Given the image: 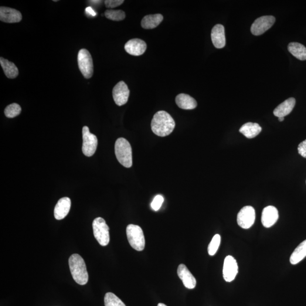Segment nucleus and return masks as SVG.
I'll use <instances>...</instances> for the list:
<instances>
[{
  "label": "nucleus",
  "mask_w": 306,
  "mask_h": 306,
  "mask_svg": "<svg viewBox=\"0 0 306 306\" xmlns=\"http://www.w3.org/2000/svg\"><path fill=\"white\" fill-rule=\"evenodd\" d=\"M175 102L178 106L183 110H193L197 107V102L190 95L180 94L177 95Z\"/></svg>",
  "instance_id": "19"
},
{
  "label": "nucleus",
  "mask_w": 306,
  "mask_h": 306,
  "mask_svg": "<svg viewBox=\"0 0 306 306\" xmlns=\"http://www.w3.org/2000/svg\"><path fill=\"white\" fill-rule=\"evenodd\" d=\"M211 37L214 47L217 49H223L226 45L225 33L223 25L218 24L213 27Z\"/></svg>",
  "instance_id": "16"
},
{
  "label": "nucleus",
  "mask_w": 306,
  "mask_h": 306,
  "mask_svg": "<svg viewBox=\"0 0 306 306\" xmlns=\"http://www.w3.org/2000/svg\"><path fill=\"white\" fill-rule=\"evenodd\" d=\"M295 105V99L294 98H289L274 109L273 114L275 117L278 118H284L286 116L291 113Z\"/></svg>",
  "instance_id": "18"
},
{
  "label": "nucleus",
  "mask_w": 306,
  "mask_h": 306,
  "mask_svg": "<svg viewBox=\"0 0 306 306\" xmlns=\"http://www.w3.org/2000/svg\"><path fill=\"white\" fill-rule=\"evenodd\" d=\"M69 265L74 280L78 284L86 285L88 280V274L83 258L80 255L73 254L69 258Z\"/></svg>",
  "instance_id": "2"
},
{
  "label": "nucleus",
  "mask_w": 306,
  "mask_h": 306,
  "mask_svg": "<svg viewBox=\"0 0 306 306\" xmlns=\"http://www.w3.org/2000/svg\"><path fill=\"white\" fill-rule=\"evenodd\" d=\"M158 306H167L165 304H161V303H160V304L158 305Z\"/></svg>",
  "instance_id": "35"
},
{
  "label": "nucleus",
  "mask_w": 306,
  "mask_h": 306,
  "mask_svg": "<svg viewBox=\"0 0 306 306\" xmlns=\"http://www.w3.org/2000/svg\"><path fill=\"white\" fill-rule=\"evenodd\" d=\"M71 207V200L69 197H65L57 202L54 209V216L57 220L64 219L69 213Z\"/></svg>",
  "instance_id": "17"
},
{
  "label": "nucleus",
  "mask_w": 306,
  "mask_h": 306,
  "mask_svg": "<svg viewBox=\"0 0 306 306\" xmlns=\"http://www.w3.org/2000/svg\"><path fill=\"white\" fill-rule=\"evenodd\" d=\"M146 48L147 46L144 41L139 39H132L129 40L124 46L126 52L135 56L144 54Z\"/></svg>",
  "instance_id": "13"
},
{
  "label": "nucleus",
  "mask_w": 306,
  "mask_h": 306,
  "mask_svg": "<svg viewBox=\"0 0 306 306\" xmlns=\"http://www.w3.org/2000/svg\"><path fill=\"white\" fill-rule=\"evenodd\" d=\"M238 273V265L237 260L232 256H227L224 258L223 268V277L226 282L233 281Z\"/></svg>",
  "instance_id": "11"
},
{
  "label": "nucleus",
  "mask_w": 306,
  "mask_h": 306,
  "mask_svg": "<svg viewBox=\"0 0 306 306\" xmlns=\"http://www.w3.org/2000/svg\"><path fill=\"white\" fill-rule=\"evenodd\" d=\"M21 112V107L17 103L8 105L5 109L4 113L7 118H14L18 116Z\"/></svg>",
  "instance_id": "27"
},
{
  "label": "nucleus",
  "mask_w": 306,
  "mask_h": 306,
  "mask_svg": "<svg viewBox=\"0 0 306 306\" xmlns=\"http://www.w3.org/2000/svg\"><path fill=\"white\" fill-rule=\"evenodd\" d=\"M278 120L280 121H283L284 120V118L283 117L278 118Z\"/></svg>",
  "instance_id": "33"
},
{
  "label": "nucleus",
  "mask_w": 306,
  "mask_h": 306,
  "mask_svg": "<svg viewBox=\"0 0 306 306\" xmlns=\"http://www.w3.org/2000/svg\"><path fill=\"white\" fill-rule=\"evenodd\" d=\"M90 2H93L94 3H98L101 2V1H90Z\"/></svg>",
  "instance_id": "34"
},
{
  "label": "nucleus",
  "mask_w": 306,
  "mask_h": 306,
  "mask_svg": "<svg viewBox=\"0 0 306 306\" xmlns=\"http://www.w3.org/2000/svg\"><path fill=\"white\" fill-rule=\"evenodd\" d=\"M104 15L107 18L114 21H120L125 18V12L120 10H107Z\"/></svg>",
  "instance_id": "26"
},
{
  "label": "nucleus",
  "mask_w": 306,
  "mask_h": 306,
  "mask_svg": "<svg viewBox=\"0 0 306 306\" xmlns=\"http://www.w3.org/2000/svg\"><path fill=\"white\" fill-rule=\"evenodd\" d=\"M129 243L134 249L138 251L144 250L145 240L144 233L138 225L130 224L126 230Z\"/></svg>",
  "instance_id": "4"
},
{
  "label": "nucleus",
  "mask_w": 306,
  "mask_h": 306,
  "mask_svg": "<svg viewBox=\"0 0 306 306\" xmlns=\"http://www.w3.org/2000/svg\"><path fill=\"white\" fill-rule=\"evenodd\" d=\"M115 152L119 163L130 168L132 166V151L130 143L124 138H119L115 142Z\"/></svg>",
  "instance_id": "3"
},
{
  "label": "nucleus",
  "mask_w": 306,
  "mask_h": 306,
  "mask_svg": "<svg viewBox=\"0 0 306 306\" xmlns=\"http://www.w3.org/2000/svg\"><path fill=\"white\" fill-rule=\"evenodd\" d=\"M78 67L84 77L86 79L90 78L94 73L93 59L86 49H81L78 54Z\"/></svg>",
  "instance_id": "6"
},
{
  "label": "nucleus",
  "mask_w": 306,
  "mask_h": 306,
  "mask_svg": "<svg viewBox=\"0 0 306 306\" xmlns=\"http://www.w3.org/2000/svg\"><path fill=\"white\" fill-rule=\"evenodd\" d=\"M163 17L160 14L146 16L142 19L141 26L145 29H153L162 22Z\"/></svg>",
  "instance_id": "21"
},
{
  "label": "nucleus",
  "mask_w": 306,
  "mask_h": 306,
  "mask_svg": "<svg viewBox=\"0 0 306 306\" xmlns=\"http://www.w3.org/2000/svg\"><path fill=\"white\" fill-rule=\"evenodd\" d=\"M22 19L21 13L15 9L1 6L0 8V20L6 23L19 22Z\"/></svg>",
  "instance_id": "14"
},
{
  "label": "nucleus",
  "mask_w": 306,
  "mask_h": 306,
  "mask_svg": "<svg viewBox=\"0 0 306 306\" xmlns=\"http://www.w3.org/2000/svg\"><path fill=\"white\" fill-rule=\"evenodd\" d=\"M86 13L88 15H90L93 17L96 16L97 14L96 12L94 11L93 8H91V7H87L86 10Z\"/></svg>",
  "instance_id": "32"
},
{
  "label": "nucleus",
  "mask_w": 306,
  "mask_h": 306,
  "mask_svg": "<svg viewBox=\"0 0 306 306\" xmlns=\"http://www.w3.org/2000/svg\"><path fill=\"white\" fill-rule=\"evenodd\" d=\"M278 217V212L276 207L268 206L262 212L261 223L265 227L270 228L277 222Z\"/></svg>",
  "instance_id": "12"
},
{
  "label": "nucleus",
  "mask_w": 306,
  "mask_h": 306,
  "mask_svg": "<svg viewBox=\"0 0 306 306\" xmlns=\"http://www.w3.org/2000/svg\"><path fill=\"white\" fill-rule=\"evenodd\" d=\"M177 273L186 288L193 289L196 287V278L185 264H182L179 265Z\"/></svg>",
  "instance_id": "15"
},
{
  "label": "nucleus",
  "mask_w": 306,
  "mask_h": 306,
  "mask_svg": "<svg viewBox=\"0 0 306 306\" xmlns=\"http://www.w3.org/2000/svg\"><path fill=\"white\" fill-rule=\"evenodd\" d=\"M123 0H107L104 1L105 5L107 8H115L123 3Z\"/></svg>",
  "instance_id": "30"
},
{
  "label": "nucleus",
  "mask_w": 306,
  "mask_h": 306,
  "mask_svg": "<svg viewBox=\"0 0 306 306\" xmlns=\"http://www.w3.org/2000/svg\"><path fill=\"white\" fill-rule=\"evenodd\" d=\"M255 217L256 214L254 207L251 206H244L238 214V225L244 229H250L255 223Z\"/></svg>",
  "instance_id": "8"
},
{
  "label": "nucleus",
  "mask_w": 306,
  "mask_h": 306,
  "mask_svg": "<svg viewBox=\"0 0 306 306\" xmlns=\"http://www.w3.org/2000/svg\"><path fill=\"white\" fill-rule=\"evenodd\" d=\"M262 128L259 125L254 122H247L243 124L239 132L248 138H253L260 134Z\"/></svg>",
  "instance_id": "20"
},
{
  "label": "nucleus",
  "mask_w": 306,
  "mask_h": 306,
  "mask_svg": "<svg viewBox=\"0 0 306 306\" xmlns=\"http://www.w3.org/2000/svg\"><path fill=\"white\" fill-rule=\"evenodd\" d=\"M93 229L94 236L102 246H106L110 242V233L109 227L105 220L101 217H98L93 221Z\"/></svg>",
  "instance_id": "5"
},
{
  "label": "nucleus",
  "mask_w": 306,
  "mask_h": 306,
  "mask_svg": "<svg viewBox=\"0 0 306 306\" xmlns=\"http://www.w3.org/2000/svg\"><path fill=\"white\" fill-rule=\"evenodd\" d=\"M152 130L160 137L171 134L175 127V122L171 116L164 111H160L154 115L151 123Z\"/></svg>",
  "instance_id": "1"
},
{
  "label": "nucleus",
  "mask_w": 306,
  "mask_h": 306,
  "mask_svg": "<svg viewBox=\"0 0 306 306\" xmlns=\"http://www.w3.org/2000/svg\"><path fill=\"white\" fill-rule=\"evenodd\" d=\"M0 64L7 77L13 79L18 76V69L15 64L2 57L0 58Z\"/></svg>",
  "instance_id": "22"
},
{
  "label": "nucleus",
  "mask_w": 306,
  "mask_h": 306,
  "mask_svg": "<svg viewBox=\"0 0 306 306\" xmlns=\"http://www.w3.org/2000/svg\"><path fill=\"white\" fill-rule=\"evenodd\" d=\"M83 152L85 155L86 156H93L98 146V138L97 136L92 134L87 126H85L83 129Z\"/></svg>",
  "instance_id": "7"
},
{
  "label": "nucleus",
  "mask_w": 306,
  "mask_h": 306,
  "mask_svg": "<svg viewBox=\"0 0 306 306\" xmlns=\"http://www.w3.org/2000/svg\"><path fill=\"white\" fill-rule=\"evenodd\" d=\"M288 50L297 59L306 60V48L303 44L297 42L289 43Z\"/></svg>",
  "instance_id": "23"
},
{
  "label": "nucleus",
  "mask_w": 306,
  "mask_h": 306,
  "mask_svg": "<svg viewBox=\"0 0 306 306\" xmlns=\"http://www.w3.org/2000/svg\"><path fill=\"white\" fill-rule=\"evenodd\" d=\"M273 16H266L260 17L255 20L251 27V32L254 35H262L267 30L271 28L275 22Z\"/></svg>",
  "instance_id": "9"
},
{
  "label": "nucleus",
  "mask_w": 306,
  "mask_h": 306,
  "mask_svg": "<svg viewBox=\"0 0 306 306\" xmlns=\"http://www.w3.org/2000/svg\"><path fill=\"white\" fill-rule=\"evenodd\" d=\"M221 239V238L219 234H216L212 238L209 244L208 248H207L208 254L210 256H214L216 254L218 250H219Z\"/></svg>",
  "instance_id": "28"
},
{
  "label": "nucleus",
  "mask_w": 306,
  "mask_h": 306,
  "mask_svg": "<svg viewBox=\"0 0 306 306\" xmlns=\"http://www.w3.org/2000/svg\"><path fill=\"white\" fill-rule=\"evenodd\" d=\"M298 151L299 154L306 158V139L299 144Z\"/></svg>",
  "instance_id": "31"
},
{
  "label": "nucleus",
  "mask_w": 306,
  "mask_h": 306,
  "mask_svg": "<svg viewBox=\"0 0 306 306\" xmlns=\"http://www.w3.org/2000/svg\"><path fill=\"white\" fill-rule=\"evenodd\" d=\"M105 306H126L121 299L112 292H107L104 297Z\"/></svg>",
  "instance_id": "25"
},
{
  "label": "nucleus",
  "mask_w": 306,
  "mask_h": 306,
  "mask_svg": "<svg viewBox=\"0 0 306 306\" xmlns=\"http://www.w3.org/2000/svg\"><path fill=\"white\" fill-rule=\"evenodd\" d=\"M306 257V239L295 248L290 258V263L297 264Z\"/></svg>",
  "instance_id": "24"
},
{
  "label": "nucleus",
  "mask_w": 306,
  "mask_h": 306,
  "mask_svg": "<svg viewBox=\"0 0 306 306\" xmlns=\"http://www.w3.org/2000/svg\"><path fill=\"white\" fill-rule=\"evenodd\" d=\"M130 94L128 87L124 81L119 82L112 90L114 100L119 106H121L127 103Z\"/></svg>",
  "instance_id": "10"
},
{
  "label": "nucleus",
  "mask_w": 306,
  "mask_h": 306,
  "mask_svg": "<svg viewBox=\"0 0 306 306\" xmlns=\"http://www.w3.org/2000/svg\"><path fill=\"white\" fill-rule=\"evenodd\" d=\"M163 202H164V199H163L162 196H156L151 204L152 209L154 211H158L161 208Z\"/></svg>",
  "instance_id": "29"
}]
</instances>
